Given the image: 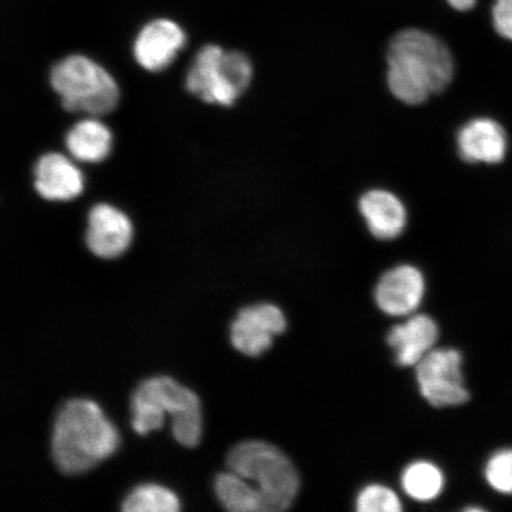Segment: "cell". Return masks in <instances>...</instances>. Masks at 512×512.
Here are the masks:
<instances>
[{
	"mask_svg": "<svg viewBox=\"0 0 512 512\" xmlns=\"http://www.w3.org/2000/svg\"><path fill=\"white\" fill-rule=\"evenodd\" d=\"M285 330L286 318L279 307L256 304L239 311L230 326V339L241 354L258 357L271 348L274 336Z\"/></svg>",
	"mask_w": 512,
	"mask_h": 512,
	"instance_id": "obj_8",
	"label": "cell"
},
{
	"mask_svg": "<svg viewBox=\"0 0 512 512\" xmlns=\"http://www.w3.org/2000/svg\"><path fill=\"white\" fill-rule=\"evenodd\" d=\"M112 133L100 120L79 121L70 128L66 137L67 149L75 159L86 163H100L112 151Z\"/></svg>",
	"mask_w": 512,
	"mask_h": 512,
	"instance_id": "obj_16",
	"label": "cell"
},
{
	"mask_svg": "<svg viewBox=\"0 0 512 512\" xmlns=\"http://www.w3.org/2000/svg\"><path fill=\"white\" fill-rule=\"evenodd\" d=\"M252 79L253 64L247 55L209 44L198 51L185 86L208 104L228 107L247 91Z\"/></svg>",
	"mask_w": 512,
	"mask_h": 512,
	"instance_id": "obj_6",
	"label": "cell"
},
{
	"mask_svg": "<svg viewBox=\"0 0 512 512\" xmlns=\"http://www.w3.org/2000/svg\"><path fill=\"white\" fill-rule=\"evenodd\" d=\"M227 467L258 492L262 512L287 510L298 494L299 477L291 460L265 441H242L230 448Z\"/></svg>",
	"mask_w": 512,
	"mask_h": 512,
	"instance_id": "obj_4",
	"label": "cell"
},
{
	"mask_svg": "<svg viewBox=\"0 0 512 512\" xmlns=\"http://www.w3.org/2000/svg\"><path fill=\"white\" fill-rule=\"evenodd\" d=\"M215 492L224 509L233 512H262L258 492L246 479L232 471L216 476Z\"/></svg>",
	"mask_w": 512,
	"mask_h": 512,
	"instance_id": "obj_17",
	"label": "cell"
},
{
	"mask_svg": "<svg viewBox=\"0 0 512 512\" xmlns=\"http://www.w3.org/2000/svg\"><path fill=\"white\" fill-rule=\"evenodd\" d=\"M132 427L145 435L160 430L166 412L172 415V434L179 444L194 448L200 443L202 418L200 399L192 390L171 377L157 376L145 380L134 390Z\"/></svg>",
	"mask_w": 512,
	"mask_h": 512,
	"instance_id": "obj_3",
	"label": "cell"
},
{
	"mask_svg": "<svg viewBox=\"0 0 512 512\" xmlns=\"http://www.w3.org/2000/svg\"><path fill=\"white\" fill-rule=\"evenodd\" d=\"M119 434L95 402L72 399L56 414L51 435V456L64 475H80L111 457Z\"/></svg>",
	"mask_w": 512,
	"mask_h": 512,
	"instance_id": "obj_2",
	"label": "cell"
},
{
	"mask_svg": "<svg viewBox=\"0 0 512 512\" xmlns=\"http://www.w3.org/2000/svg\"><path fill=\"white\" fill-rule=\"evenodd\" d=\"M35 189L48 201H72L83 191V176L61 153H47L35 166Z\"/></svg>",
	"mask_w": 512,
	"mask_h": 512,
	"instance_id": "obj_14",
	"label": "cell"
},
{
	"mask_svg": "<svg viewBox=\"0 0 512 512\" xmlns=\"http://www.w3.org/2000/svg\"><path fill=\"white\" fill-rule=\"evenodd\" d=\"M181 509L174 492L157 484H143L126 496L121 510L125 512H176Z\"/></svg>",
	"mask_w": 512,
	"mask_h": 512,
	"instance_id": "obj_19",
	"label": "cell"
},
{
	"mask_svg": "<svg viewBox=\"0 0 512 512\" xmlns=\"http://www.w3.org/2000/svg\"><path fill=\"white\" fill-rule=\"evenodd\" d=\"M402 488L416 501H432L444 488L443 473L431 463H413L403 472Z\"/></svg>",
	"mask_w": 512,
	"mask_h": 512,
	"instance_id": "obj_18",
	"label": "cell"
},
{
	"mask_svg": "<svg viewBox=\"0 0 512 512\" xmlns=\"http://www.w3.org/2000/svg\"><path fill=\"white\" fill-rule=\"evenodd\" d=\"M187 43V35L171 19L158 18L140 30L133 53L137 62L149 72H162L176 59Z\"/></svg>",
	"mask_w": 512,
	"mask_h": 512,
	"instance_id": "obj_9",
	"label": "cell"
},
{
	"mask_svg": "<svg viewBox=\"0 0 512 512\" xmlns=\"http://www.w3.org/2000/svg\"><path fill=\"white\" fill-rule=\"evenodd\" d=\"M438 335V326L431 317L416 315L390 330L388 344L395 351L396 362L411 367L433 350Z\"/></svg>",
	"mask_w": 512,
	"mask_h": 512,
	"instance_id": "obj_15",
	"label": "cell"
},
{
	"mask_svg": "<svg viewBox=\"0 0 512 512\" xmlns=\"http://www.w3.org/2000/svg\"><path fill=\"white\" fill-rule=\"evenodd\" d=\"M358 209L369 232L376 239L389 241L405 232L408 213L405 204L392 191L373 189L363 194Z\"/></svg>",
	"mask_w": 512,
	"mask_h": 512,
	"instance_id": "obj_13",
	"label": "cell"
},
{
	"mask_svg": "<svg viewBox=\"0 0 512 512\" xmlns=\"http://www.w3.org/2000/svg\"><path fill=\"white\" fill-rule=\"evenodd\" d=\"M133 226L128 217L108 204H98L89 211L86 243L94 255L115 259L131 246Z\"/></svg>",
	"mask_w": 512,
	"mask_h": 512,
	"instance_id": "obj_10",
	"label": "cell"
},
{
	"mask_svg": "<svg viewBox=\"0 0 512 512\" xmlns=\"http://www.w3.org/2000/svg\"><path fill=\"white\" fill-rule=\"evenodd\" d=\"M424 294V275L412 265H401L382 275L375 300L387 315L406 316L418 309Z\"/></svg>",
	"mask_w": 512,
	"mask_h": 512,
	"instance_id": "obj_11",
	"label": "cell"
},
{
	"mask_svg": "<svg viewBox=\"0 0 512 512\" xmlns=\"http://www.w3.org/2000/svg\"><path fill=\"white\" fill-rule=\"evenodd\" d=\"M485 478L491 488L504 495H512V450L494 454L486 464Z\"/></svg>",
	"mask_w": 512,
	"mask_h": 512,
	"instance_id": "obj_21",
	"label": "cell"
},
{
	"mask_svg": "<svg viewBox=\"0 0 512 512\" xmlns=\"http://www.w3.org/2000/svg\"><path fill=\"white\" fill-rule=\"evenodd\" d=\"M356 508L361 512H398L401 502L393 490L383 485H369L357 497Z\"/></svg>",
	"mask_w": 512,
	"mask_h": 512,
	"instance_id": "obj_20",
	"label": "cell"
},
{
	"mask_svg": "<svg viewBox=\"0 0 512 512\" xmlns=\"http://www.w3.org/2000/svg\"><path fill=\"white\" fill-rule=\"evenodd\" d=\"M463 358L458 350H431L416 364L420 392L434 407L464 405L470 394L464 384Z\"/></svg>",
	"mask_w": 512,
	"mask_h": 512,
	"instance_id": "obj_7",
	"label": "cell"
},
{
	"mask_svg": "<svg viewBox=\"0 0 512 512\" xmlns=\"http://www.w3.org/2000/svg\"><path fill=\"white\" fill-rule=\"evenodd\" d=\"M50 83L68 112L101 117L114 111L120 98L119 87L111 74L82 55L57 62L51 69Z\"/></svg>",
	"mask_w": 512,
	"mask_h": 512,
	"instance_id": "obj_5",
	"label": "cell"
},
{
	"mask_svg": "<svg viewBox=\"0 0 512 512\" xmlns=\"http://www.w3.org/2000/svg\"><path fill=\"white\" fill-rule=\"evenodd\" d=\"M387 85L403 104L418 106L451 85L456 64L446 44L426 31L406 29L389 43Z\"/></svg>",
	"mask_w": 512,
	"mask_h": 512,
	"instance_id": "obj_1",
	"label": "cell"
},
{
	"mask_svg": "<svg viewBox=\"0 0 512 512\" xmlns=\"http://www.w3.org/2000/svg\"><path fill=\"white\" fill-rule=\"evenodd\" d=\"M457 150L460 158L467 163H502L508 152L507 133L494 119H472L458 131Z\"/></svg>",
	"mask_w": 512,
	"mask_h": 512,
	"instance_id": "obj_12",
	"label": "cell"
},
{
	"mask_svg": "<svg viewBox=\"0 0 512 512\" xmlns=\"http://www.w3.org/2000/svg\"><path fill=\"white\" fill-rule=\"evenodd\" d=\"M447 2L458 11L472 10L477 4V0H447Z\"/></svg>",
	"mask_w": 512,
	"mask_h": 512,
	"instance_id": "obj_23",
	"label": "cell"
},
{
	"mask_svg": "<svg viewBox=\"0 0 512 512\" xmlns=\"http://www.w3.org/2000/svg\"><path fill=\"white\" fill-rule=\"evenodd\" d=\"M492 24L499 36L512 42V0H496L492 6Z\"/></svg>",
	"mask_w": 512,
	"mask_h": 512,
	"instance_id": "obj_22",
	"label": "cell"
}]
</instances>
